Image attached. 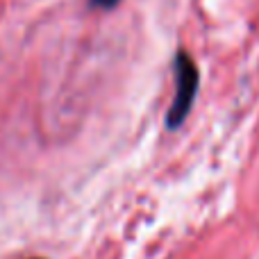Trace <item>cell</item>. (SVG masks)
Returning <instances> with one entry per match:
<instances>
[{"label":"cell","mask_w":259,"mask_h":259,"mask_svg":"<svg viewBox=\"0 0 259 259\" xmlns=\"http://www.w3.org/2000/svg\"><path fill=\"white\" fill-rule=\"evenodd\" d=\"M198 87H200V73H198L196 62L184 50H180L175 57V98L170 103L168 116H166L168 130H178L187 121L189 112L196 103Z\"/></svg>","instance_id":"1"},{"label":"cell","mask_w":259,"mask_h":259,"mask_svg":"<svg viewBox=\"0 0 259 259\" xmlns=\"http://www.w3.org/2000/svg\"><path fill=\"white\" fill-rule=\"evenodd\" d=\"M118 3H121V0H89V5L96 9H112V7H116Z\"/></svg>","instance_id":"2"}]
</instances>
